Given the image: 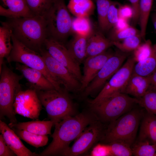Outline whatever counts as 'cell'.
Returning a JSON list of instances; mask_svg holds the SVG:
<instances>
[{
    "label": "cell",
    "instance_id": "cell-1",
    "mask_svg": "<svg viewBox=\"0 0 156 156\" xmlns=\"http://www.w3.org/2000/svg\"><path fill=\"white\" fill-rule=\"evenodd\" d=\"M98 120L90 109L77 114L68 116L55 123V129L51 136L52 140L38 156L62 155L75 140L91 123Z\"/></svg>",
    "mask_w": 156,
    "mask_h": 156
},
{
    "label": "cell",
    "instance_id": "cell-2",
    "mask_svg": "<svg viewBox=\"0 0 156 156\" xmlns=\"http://www.w3.org/2000/svg\"><path fill=\"white\" fill-rule=\"evenodd\" d=\"M136 106L108 125L101 143L118 142L131 148L136 140L138 128L145 111L140 106Z\"/></svg>",
    "mask_w": 156,
    "mask_h": 156
},
{
    "label": "cell",
    "instance_id": "cell-3",
    "mask_svg": "<svg viewBox=\"0 0 156 156\" xmlns=\"http://www.w3.org/2000/svg\"><path fill=\"white\" fill-rule=\"evenodd\" d=\"M10 19L8 22L14 37L27 47L40 53L48 38L45 17L34 15Z\"/></svg>",
    "mask_w": 156,
    "mask_h": 156
},
{
    "label": "cell",
    "instance_id": "cell-4",
    "mask_svg": "<svg viewBox=\"0 0 156 156\" xmlns=\"http://www.w3.org/2000/svg\"><path fill=\"white\" fill-rule=\"evenodd\" d=\"M0 75V119L6 116L10 122H17L13 105L16 96L22 90L20 81L23 76L14 72L4 63Z\"/></svg>",
    "mask_w": 156,
    "mask_h": 156
},
{
    "label": "cell",
    "instance_id": "cell-5",
    "mask_svg": "<svg viewBox=\"0 0 156 156\" xmlns=\"http://www.w3.org/2000/svg\"><path fill=\"white\" fill-rule=\"evenodd\" d=\"M138 103L137 99L125 93H119L89 105L98 120L105 125L130 111Z\"/></svg>",
    "mask_w": 156,
    "mask_h": 156
},
{
    "label": "cell",
    "instance_id": "cell-6",
    "mask_svg": "<svg viewBox=\"0 0 156 156\" xmlns=\"http://www.w3.org/2000/svg\"><path fill=\"white\" fill-rule=\"evenodd\" d=\"M36 92L48 117L54 124L65 118L75 115L74 104L68 92L64 88L60 90L54 89Z\"/></svg>",
    "mask_w": 156,
    "mask_h": 156
},
{
    "label": "cell",
    "instance_id": "cell-7",
    "mask_svg": "<svg viewBox=\"0 0 156 156\" xmlns=\"http://www.w3.org/2000/svg\"><path fill=\"white\" fill-rule=\"evenodd\" d=\"M64 0H55L45 16L48 38L63 44L72 31V19Z\"/></svg>",
    "mask_w": 156,
    "mask_h": 156
},
{
    "label": "cell",
    "instance_id": "cell-8",
    "mask_svg": "<svg viewBox=\"0 0 156 156\" xmlns=\"http://www.w3.org/2000/svg\"><path fill=\"white\" fill-rule=\"evenodd\" d=\"M13 48L6 58L8 62H16L24 64L41 72L52 83L55 89L63 88L47 68L40 53L29 48L16 39L12 34Z\"/></svg>",
    "mask_w": 156,
    "mask_h": 156
},
{
    "label": "cell",
    "instance_id": "cell-9",
    "mask_svg": "<svg viewBox=\"0 0 156 156\" xmlns=\"http://www.w3.org/2000/svg\"><path fill=\"white\" fill-rule=\"evenodd\" d=\"M135 63L132 56L129 57L106 83L96 97L88 101V104L94 103L117 94L124 93Z\"/></svg>",
    "mask_w": 156,
    "mask_h": 156
},
{
    "label": "cell",
    "instance_id": "cell-10",
    "mask_svg": "<svg viewBox=\"0 0 156 156\" xmlns=\"http://www.w3.org/2000/svg\"><path fill=\"white\" fill-rule=\"evenodd\" d=\"M105 125L99 120L91 123L62 155L78 156L86 152L98 141H100L106 127Z\"/></svg>",
    "mask_w": 156,
    "mask_h": 156
},
{
    "label": "cell",
    "instance_id": "cell-11",
    "mask_svg": "<svg viewBox=\"0 0 156 156\" xmlns=\"http://www.w3.org/2000/svg\"><path fill=\"white\" fill-rule=\"evenodd\" d=\"M127 53L118 49L114 52L94 78L82 92L81 97H86L102 88L121 67L128 56Z\"/></svg>",
    "mask_w": 156,
    "mask_h": 156
},
{
    "label": "cell",
    "instance_id": "cell-12",
    "mask_svg": "<svg viewBox=\"0 0 156 156\" xmlns=\"http://www.w3.org/2000/svg\"><path fill=\"white\" fill-rule=\"evenodd\" d=\"M40 53L48 70L61 86L68 92H80L81 82L66 67L53 58L44 48Z\"/></svg>",
    "mask_w": 156,
    "mask_h": 156
},
{
    "label": "cell",
    "instance_id": "cell-13",
    "mask_svg": "<svg viewBox=\"0 0 156 156\" xmlns=\"http://www.w3.org/2000/svg\"><path fill=\"white\" fill-rule=\"evenodd\" d=\"M44 47L53 58L66 67L81 83L82 75L80 64L74 59L64 44L47 38L45 41Z\"/></svg>",
    "mask_w": 156,
    "mask_h": 156
},
{
    "label": "cell",
    "instance_id": "cell-14",
    "mask_svg": "<svg viewBox=\"0 0 156 156\" xmlns=\"http://www.w3.org/2000/svg\"><path fill=\"white\" fill-rule=\"evenodd\" d=\"M42 104L36 91L21 90L16 96L13 107L15 114L33 119L38 118Z\"/></svg>",
    "mask_w": 156,
    "mask_h": 156
},
{
    "label": "cell",
    "instance_id": "cell-15",
    "mask_svg": "<svg viewBox=\"0 0 156 156\" xmlns=\"http://www.w3.org/2000/svg\"><path fill=\"white\" fill-rule=\"evenodd\" d=\"M114 53L106 51L99 55L86 58L83 62V74L80 92H82L86 88Z\"/></svg>",
    "mask_w": 156,
    "mask_h": 156
},
{
    "label": "cell",
    "instance_id": "cell-16",
    "mask_svg": "<svg viewBox=\"0 0 156 156\" xmlns=\"http://www.w3.org/2000/svg\"><path fill=\"white\" fill-rule=\"evenodd\" d=\"M15 69L20 72L27 80L30 89L36 91L55 89L52 83L40 71L18 63H16Z\"/></svg>",
    "mask_w": 156,
    "mask_h": 156
},
{
    "label": "cell",
    "instance_id": "cell-17",
    "mask_svg": "<svg viewBox=\"0 0 156 156\" xmlns=\"http://www.w3.org/2000/svg\"><path fill=\"white\" fill-rule=\"evenodd\" d=\"M0 132L6 143L16 156H38V154L31 152L27 148L14 130L1 120Z\"/></svg>",
    "mask_w": 156,
    "mask_h": 156
},
{
    "label": "cell",
    "instance_id": "cell-18",
    "mask_svg": "<svg viewBox=\"0 0 156 156\" xmlns=\"http://www.w3.org/2000/svg\"><path fill=\"white\" fill-rule=\"evenodd\" d=\"M113 45L112 41L106 38L100 29H93L88 37L86 57L101 54Z\"/></svg>",
    "mask_w": 156,
    "mask_h": 156
},
{
    "label": "cell",
    "instance_id": "cell-19",
    "mask_svg": "<svg viewBox=\"0 0 156 156\" xmlns=\"http://www.w3.org/2000/svg\"><path fill=\"white\" fill-rule=\"evenodd\" d=\"M8 8L0 5V15L10 19L30 17L34 16L25 0H2Z\"/></svg>",
    "mask_w": 156,
    "mask_h": 156
},
{
    "label": "cell",
    "instance_id": "cell-20",
    "mask_svg": "<svg viewBox=\"0 0 156 156\" xmlns=\"http://www.w3.org/2000/svg\"><path fill=\"white\" fill-rule=\"evenodd\" d=\"M140 124L137 140L156 145V115L145 110Z\"/></svg>",
    "mask_w": 156,
    "mask_h": 156
},
{
    "label": "cell",
    "instance_id": "cell-21",
    "mask_svg": "<svg viewBox=\"0 0 156 156\" xmlns=\"http://www.w3.org/2000/svg\"><path fill=\"white\" fill-rule=\"evenodd\" d=\"M151 86L148 76L132 73L126 86L124 93L139 99L143 96Z\"/></svg>",
    "mask_w": 156,
    "mask_h": 156
},
{
    "label": "cell",
    "instance_id": "cell-22",
    "mask_svg": "<svg viewBox=\"0 0 156 156\" xmlns=\"http://www.w3.org/2000/svg\"><path fill=\"white\" fill-rule=\"evenodd\" d=\"M51 120H35L25 122H10L8 125L12 129L24 130L35 134L47 135L51 134V129L54 125Z\"/></svg>",
    "mask_w": 156,
    "mask_h": 156
},
{
    "label": "cell",
    "instance_id": "cell-23",
    "mask_svg": "<svg viewBox=\"0 0 156 156\" xmlns=\"http://www.w3.org/2000/svg\"><path fill=\"white\" fill-rule=\"evenodd\" d=\"M0 27V70L4 58L10 55L13 48L12 36V31L8 22H1Z\"/></svg>",
    "mask_w": 156,
    "mask_h": 156
},
{
    "label": "cell",
    "instance_id": "cell-24",
    "mask_svg": "<svg viewBox=\"0 0 156 156\" xmlns=\"http://www.w3.org/2000/svg\"><path fill=\"white\" fill-rule=\"evenodd\" d=\"M88 37L75 34L67 47L73 57L79 64L86 58Z\"/></svg>",
    "mask_w": 156,
    "mask_h": 156
},
{
    "label": "cell",
    "instance_id": "cell-25",
    "mask_svg": "<svg viewBox=\"0 0 156 156\" xmlns=\"http://www.w3.org/2000/svg\"><path fill=\"white\" fill-rule=\"evenodd\" d=\"M92 0H69L67 5L70 12L75 17H89L95 8Z\"/></svg>",
    "mask_w": 156,
    "mask_h": 156
},
{
    "label": "cell",
    "instance_id": "cell-26",
    "mask_svg": "<svg viewBox=\"0 0 156 156\" xmlns=\"http://www.w3.org/2000/svg\"><path fill=\"white\" fill-rule=\"evenodd\" d=\"M156 72V43L153 45L151 52L146 59L135 63L133 73L148 76Z\"/></svg>",
    "mask_w": 156,
    "mask_h": 156
},
{
    "label": "cell",
    "instance_id": "cell-27",
    "mask_svg": "<svg viewBox=\"0 0 156 156\" xmlns=\"http://www.w3.org/2000/svg\"><path fill=\"white\" fill-rule=\"evenodd\" d=\"M153 0H140L139 22L140 35L144 39L146 27Z\"/></svg>",
    "mask_w": 156,
    "mask_h": 156
},
{
    "label": "cell",
    "instance_id": "cell-28",
    "mask_svg": "<svg viewBox=\"0 0 156 156\" xmlns=\"http://www.w3.org/2000/svg\"><path fill=\"white\" fill-rule=\"evenodd\" d=\"M21 139L30 145L37 148L46 145L48 141L47 135H41L27 131L15 129H12Z\"/></svg>",
    "mask_w": 156,
    "mask_h": 156
},
{
    "label": "cell",
    "instance_id": "cell-29",
    "mask_svg": "<svg viewBox=\"0 0 156 156\" xmlns=\"http://www.w3.org/2000/svg\"><path fill=\"white\" fill-rule=\"evenodd\" d=\"M98 14L99 29L102 32L109 30L107 15L111 0H95Z\"/></svg>",
    "mask_w": 156,
    "mask_h": 156
},
{
    "label": "cell",
    "instance_id": "cell-30",
    "mask_svg": "<svg viewBox=\"0 0 156 156\" xmlns=\"http://www.w3.org/2000/svg\"><path fill=\"white\" fill-rule=\"evenodd\" d=\"M137 99L140 106L147 112L156 115V88L150 86L144 95Z\"/></svg>",
    "mask_w": 156,
    "mask_h": 156
},
{
    "label": "cell",
    "instance_id": "cell-31",
    "mask_svg": "<svg viewBox=\"0 0 156 156\" xmlns=\"http://www.w3.org/2000/svg\"><path fill=\"white\" fill-rule=\"evenodd\" d=\"M93 30L89 17H75L72 19V31L75 34L88 37Z\"/></svg>",
    "mask_w": 156,
    "mask_h": 156
},
{
    "label": "cell",
    "instance_id": "cell-32",
    "mask_svg": "<svg viewBox=\"0 0 156 156\" xmlns=\"http://www.w3.org/2000/svg\"><path fill=\"white\" fill-rule=\"evenodd\" d=\"M55 0H25L34 16L45 17Z\"/></svg>",
    "mask_w": 156,
    "mask_h": 156
},
{
    "label": "cell",
    "instance_id": "cell-33",
    "mask_svg": "<svg viewBox=\"0 0 156 156\" xmlns=\"http://www.w3.org/2000/svg\"><path fill=\"white\" fill-rule=\"evenodd\" d=\"M131 148L135 156H154L156 153V145L146 141L136 140Z\"/></svg>",
    "mask_w": 156,
    "mask_h": 156
},
{
    "label": "cell",
    "instance_id": "cell-34",
    "mask_svg": "<svg viewBox=\"0 0 156 156\" xmlns=\"http://www.w3.org/2000/svg\"><path fill=\"white\" fill-rule=\"evenodd\" d=\"M142 37L140 35L131 36L121 41L113 42V45L122 52L128 53L133 51L141 43Z\"/></svg>",
    "mask_w": 156,
    "mask_h": 156
},
{
    "label": "cell",
    "instance_id": "cell-35",
    "mask_svg": "<svg viewBox=\"0 0 156 156\" xmlns=\"http://www.w3.org/2000/svg\"><path fill=\"white\" fill-rule=\"evenodd\" d=\"M153 46L150 40L141 43L133 51L132 56L135 63L142 61L148 57L151 52Z\"/></svg>",
    "mask_w": 156,
    "mask_h": 156
},
{
    "label": "cell",
    "instance_id": "cell-36",
    "mask_svg": "<svg viewBox=\"0 0 156 156\" xmlns=\"http://www.w3.org/2000/svg\"><path fill=\"white\" fill-rule=\"evenodd\" d=\"M137 35H140V31L130 25L121 30L117 31L112 29L109 38L113 42L119 41L129 37Z\"/></svg>",
    "mask_w": 156,
    "mask_h": 156
},
{
    "label": "cell",
    "instance_id": "cell-37",
    "mask_svg": "<svg viewBox=\"0 0 156 156\" xmlns=\"http://www.w3.org/2000/svg\"><path fill=\"white\" fill-rule=\"evenodd\" d=\"M110 156H131L133 155L131 147L124 143L113 142L107 144Z\"/></svg>",
    "mask_w": 156,
    "mask_h": 156
},
{
    "label": "cell",
    "instance_id": "cell-38",
    "mask_svg": "<svg viewBox=\"0 0 156 156\" xmlns=\"http://www.w3.org/2000/svg\"><path fill=\"white\" fill-rule=\"evenodd\" d=\"M118 4L117 3L112 1L109 8L107 15L109 30L115 26L119 18L117 7Z\"/></svg>",
    "mask_w": 156,
    "mask_h": 156
},
{
    "label": "cell",
    "instance_id": "cell-39",
    "mask_svg": "<svg viewBox=\"0 0 156 156\" xmlns=\"http://www.w3.org/2000/svg\"><path fill=\"white\" fill-rule=\"evenodd\" d=\"M90 155L92 156H110L108 144L102 143L96 144L92 148Z\"/></svg>",
    "mask_w": 156,
    "mask_h": 156
},
{
    "label": "cell",
    "instance_id": "cell-40",
    "mask_svg": "<svg viewBox=\"0 0 156 156\" xmlns=\"http://www.w3.org/2000/svg\"><path fill=\"white\" fill-rule=\"evenodd\" d=\"M118 12L119 18L128 21L133 16V11L131 6L128 4L118 5Z\"/></svg>",
    "mask_w": 156,
    "mask_h": 156
},
{
    "label": "cell",
    "instance_id": "cell-41",
    "mask_svg": "<svg viewBox=\"0 0 156 156\" xmlns=\"http://www.w3.org/2000/svg\"><path fill=\"white\" fill-rule=\"evenodd\" d=\"M16 154L5 141L2 135H0V156H14Z\"/></svg>",
    "mask_w": 156,
    "mask_h": 156
},
{
    "label": "cell",
    "instance_id": "cell-42",
    "mask_svg": "<svg viewBox=\"0 0 156 156\" xmlns=\"http://www.w3.org/2000/svg\"><path fill=\"white\" fill-rule=\"evenodd\" d=\"M131 3V5L133 11L132 23L133 25H135L139 19V4L140 0H128Z\"/></svg>",
    "mask_w": 156,
    "mask_h": 156
},
{
    "label": "cell",
    "instance_id": "cell-43",
    "mask_svg": "<svg viewBox=\"0 0 156 156\" xmlns=\"http://www.w3.org/2000/svg\"><path fill=\"white\" fill-rule=\"evenodd\" d=\"M129 26L128 20L119 18L116 24L112 29L115 30L119 31L124 29Z\"/></svg>",
    "mask_w": 156,
    "mask_h": 156
},
{
    "label": "cell",
    "instance_id": "cell-44",
    "mask_svg": "<svg viewBox=\"0 0 156 156\" xmlns=\"http://www.w3.org/2000/svg\"><path fill=\"white\" fill-rule=\"evenodd\" d=\"M148 77L150 81L151 86L156 88V72Z\"/></svg>",
    "mask_w": 156,
    "mask_h": 156
},
{
    "label": "cell",
    "instance_id": "cell-45",
    "mask_svg": "<svg viewBox=\"0 0 156 156\" xmlns=\"http://www.w3.org/2000/svg\"><path fill=\"white\" fill-rule=\"evenodd\" d=\"M151 18L154 27L156 29V12L153 14L152 15Z\"/></svg>",
    "mask_w": 156,
    "mask_h": 156
},
{
    "label": "cell",
    "instance_id": "cell-46",
    "mask_svg": "<svg viewBox=\"0 0 156 156\" xmlns=\"http://www.w3.org/2000/svg\"><path fill=\"white\" fill-rule=\"evenodd\" d=\"M154 156H156V153H155V155H154Z\"/></svg>",
    "mask_w": 156,
    "mask_h": 156
},
{
    "label": "cell",
    "instance_id": "cell-47",
    "mask_svg": "<svg viewBox=\"0 0 156 156\" xmlns=\"http://www.w3.org/2000/svg\"><path fill=\"white\" fill-rule=\"evenodd\" d=\"M93 0H93H94V1H95V0Z\"/></svg>",
    "mask_w": 156,
    "mask_h": 156
},
{
    "label": "cell",
    "instance_id": "cell-48",
    "mask_svg": "<svg viewBox=\"0 0 156 156\" xmlns=\"http://www.w3.org/2000/svg\"><path fill=\"white\" fill-rule=\"evenodd\" d=\"M127 0L128 1V0Z\"/></svg>",
    "mask_w": 156,
    "mask_h": 156
},
{
    "label": "cell",
    "instance_id": "cell-49",
    "mask_svg": "<svg viewBox=\"0 0 156 156\" xmlns=\"http://www.w3.org/2000/svg\"><path fill=\"white\" fill-rule=\"evenodd\" d=\"M155 0V1H156V0Z\"/></svg>",
    "mask_w": 156,
    "mask_h": 156
}]
</instances>
